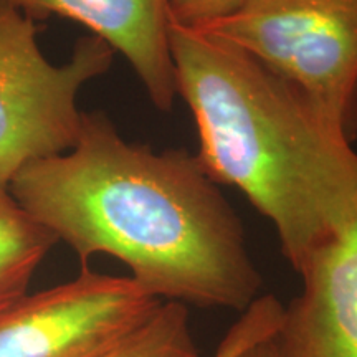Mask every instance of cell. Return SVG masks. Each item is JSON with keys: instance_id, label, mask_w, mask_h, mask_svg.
Segmentation results:
<instances>
[{"instance_id": "obj_11", "label": "cell", "mask_w": 357, "mask_h": 357, "mask_svg": "<svg viewBox=\"0 0 357 357\" xmlns=\"http://www.w3.org/2000/svg\"><path fill=\"white\" fill-rule=\"evenodd\" d=\"M248 0H167L169 19L184 29L197 30L230 17Z\"/></svg>"}, {"instance_id": "obj_4", "label": "cell", "mask_w": 357, "mask_h": 357, "mask_svg": "<svg viewBox=\"0 0 357 357\" xmlns=\"http://www.w3.org/2000/svg\"><path fill=\"white\" fill-rule=\"evenodd\" d=\"M114 50L96 35L75 43L70 60L53 65L40 50L37 24L0 6V194L33 160L75 146L82 88L111 68Z\"/></svg>"}, {"instance_id": "obj_6", "label": "cell", "mask_w": 357, "mask_h": 357, "mask_svg": "<svg viewBox=\"0 0 357 357\" xmlns=\"http://www.w3.org/2000/svg\"><path fill=\"white\" fill-rule=\"evenodd\" d=\"M270 339L271 357H357V217L300 273Z\"/></svg>"}, {"instance_id": "obj_1", "label": "cell", "mask_w": 357, "mask_h": 357, "mask_svg": "<svg viewBox=\"0 0 357 357\" xmlns=\"http://www.w3.org/2000/svg\"><path fill=\"white\" fill-rule=\"evenodd\" d=\"M7 194L82 266L113 257L159 300L245 311L258 298L242 220L197 155L129 142L98 111L83 113L70 151L26 164Z\"/></svg>"}, {"instance_id": "obj_7", "label": "cell", "mask_w": 357, "mask_h": 357, "mask_svg": "<svg viewBox=\"0 0 357 357\" xmlns=\"http://www.w3.org/2000/svg\"><path fill=\"white\" fill-rule=\"evenodd\" d=\"M35 22L60 15L88 26L126 58L155 108L171 111L177 79L167 0H0Z\"/></svg>"}, {"instance_id": "obj_2", "label": "cell", "mask_w": 357, "mask_h": 357, "mask_svg": "<svg viewBox=\"0 0 357 357\" xmlns=\"http://www.w3.org/2000/svg\"><path fill=\"white\" fill-rule=\"evenodd\" d=\"M177 93L197 159L273 223L298 275L357 217V153L293 84L234 45L171 24Z\"/></svg>"}, {"instance_id": "obj_9", "label": "cell", "mask_w": 357, "mask_h": 357, "mask_svg": "<svg viewBox=\"0 0 357 357\" xmlns=\"http://www.w3.org/2000/svg\"><path fill=\"white\" fill-rule=\"evenodd\" d=\"M105 357H199L189 310L164 301L144 328Z\"/></svg>"}, {"instance_id": "obj_10", "label": "cell", "mask_w": 357, "mask_h": 357, "mask_svg": "<svg viewBox=\"0 0 357 357\" xmlns=\"http://www.w3.org/2000/svg\"><path fill=\"white\" fill-rule=\"evenodd\" d=\"M284 305L273 294L258 296L230 326L213 357H240L270 339L278 329Z\"/></svg>"}, {"instance_id": "obj_3", "label": "cell", "mask_w": 357, "mask_h": 357, "mask_svg": "<svg viewBox=\"0 0 357 357\" xmlns=\"http://www.w3.org/2000/svg\"><path fill=\"white\" fill-rule=\"evenodd\" d=\"M293 84L331 126L357 134V0H248L197 29Z\"/></svg>"}, {"instance_id": "obj_5", "label": "cell", "mask_w": 357, "mask_h": 357, "mask_svg": "<svg viewBox=\"0 0 357 357\" xmlns=\"http://www.w3.org/2000/svg\"><path fill=\"white\" fill-rule=\"evenodd\" d=\"M131 276L82 266L75 280L0 311V357H105L162 305Z\"/></svg>"}, {"instance_id": "obj_8", "label": "cell", "mask_w": 357, "mask_h": 357, "mask_svg": "<svg viewBox=\"0 0 357 357\" xmlns=\"http://www.w3.org/2000/svg\"><path fill=\"white\" fill-rule=\"evenodd\" d=\"M56 242L10 195L0 194V311L25 296L35 271Z\"/></svg>"}, {"instance_id": "obj_12", "label": "cell", "mask_w": 357, "mask_h": 357, "mask_svg": "<svg viewBox=\"0 0 357 357\" xmlns=\"http://www.w3.org/2000/svg\"><path fill=\"white\" fill-rule=\"evenodd\" d=\"M271 337H273V336H271ZM270 339H268V341H265V342H261V344L252 347V349L247 351L245 354H242L240 357H271Z\"/></svg>"}]
</instances>
